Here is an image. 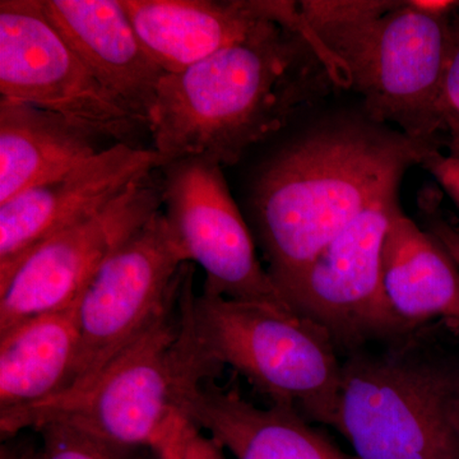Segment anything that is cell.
<instances>
[{
  "mask_svg": "<svg viewBox=\"0 0 459 459\" xmlns=\"http://www.w3.org/2000/svg\"><path fill=\"white\" fill-rule=\"evenodd\" d=\"M175 455L177 459H228L219 443L186 419L175 435Z\"/></svg>",
  "mask_w": 459,
  "mask_h": 459,
  "instance_id": "cell-22",
  "label": "cell"
},
{
  "mask_svg": "<svg viewBox=\"0 0 459 459\" xmlns=\"http://www.w3.org/2000/svg\"><path fill=\"white\" fill-rule=\"evenodd\" d=\"M144 49L177 74L285 16V0H120Z\"/></svg>",
  "mask_w": 459,
  "mask_h": 459,
  "instance_id": "cell-14",
  "label": "cell"
},
{
  "mask_svg": "<svg viewBox=\"0 0 459 459\" xmlns=\"http://www.w3.org/2000/svg\"><path fill=\"white\" fill-rule=\"evenodd\" d=\"M180 424L175 429L174 433H172L161 446H157L155 451H153L155 452L156 459H177V455H175V435H177Z\"/></svg>",
  "mask_w": 459,
  "mask_h": 459,
  "instance_id": "cell-25",
  "label": "cell"
},
{
  "mask_svg": "<svg viewBox=\"0 0 459 459\" xmlns=\"http://www.w3.org/2000/svg\"><path fill=\"white\" fill-rule=\"evenodd\" d=\"M395 204L398 197L368 208L281 292L292 312L331 338L340 356L407 328L383 287V243Z\"/></svg>",
  "mask_w": 459,
  "mask_h": 459,
  "instance_id": "cell-10",
  "label": "cell"
},
{
  "mask_svg": "<svg viewBox=\"0 0 459 459\" xmlns=\"http://www.w3.org/2000/svg\"><path fill=\"white\" fill-rule=\"evenodd\" d=\"M193 268L184 267L177 294L89 385L0 415L3 442L59 422L126 448L161 446L186 419L189 395L222 370L204 355L193 331Z\"/></svg>",
  "mask_w": 459,
  "mask_h": 459,
  "instance_id": "cell-3",
  "label": "cell"
},
{
  "mask_svg": "<svg viewBox=\"0 0 459 459\" xmlns=\"http://www.w3.org/2000/svg\"><path fill=\"white\" fill-rule=\"evenodd\" d=\"M305 25L362 113L446 150L439 98L449 17L411 0H303Z\"/></svg>",
  "mask_w": 459,
  "mask_h": 459,
  "instance_id": "cell-4",
  "label": "cell"
},
{
  "mask_svg": "<svg viewBox=\"0 0 459 459\" xmlns=\"http://www.w3.org/2000/svg\"><path fill=\"white\" fill-rule=\"evenodd\" d=\"M422 168L430 172L444 192L459 208V147L437 151L429 157Z\"/></svg>",
  "mask_w": 459,
  "mask_h": 459,
  "instance_id": "cell-23",
  "label": "cell"
},
{
  "mask_svg": "<svg viewBox=\"0 0 459 459\" xmlns=\"http://www.w3.org/2000/svg\"><path fill=\"white\" fill-rule=\"evenodd\" d=\"M45 16L99 81L146 123L166 74L144 49L120 0H41Z\"/></svg>",
  "mask_w": 459,
  "mask_h": 459,
  "instance_id": "cell-13",
  "label": "cell"
},
{
  "mask_svg": "<svg viewBox=\"0 0 459 459\" xmlns=\"http://www.w3.org/2000/svg\"><path fill=\"white\" fill-rule=\"evenodd\" d=\"M164 164L153 148L115 143L0 204V283L36 247L101 212Z\"/></svg>",
  "mask_w": 459,
  "mask_h": 459,
  "instance_id": "cell-12",
  "label": "cell"
},
{
  "mask_svg": "<svg viewBox=\"0 0 459 459\" xmlns=\"http://www.w3.org/2000/svg\"><path fill=\"white\" fill-rule=\"evenodd\" d=\"M36 431L40 435L38 459H156L151 449L126 448L59 422H48Z\"/></svg>",
  "mask_w": 459,
  "mask_h": 459,
  "instance_id": "cell-19",
  "label": "cell"
},
{
  "mask_svg": "<svg viewBox=\"0 0 459 459\" xmlns=\"http://www.w3.org/2000/svg\"><path fill=\"white\" fill-rule=\"evenodd\" d=\"M337 89L333 65L294 2L244 40L164 75L148 122L153 150L164 162L204 156L234 166Z\"/></svg>",
  "mask_w": 459,
  "mask_h": 459,
  "instance_id": "cell-2",
  "label": "cell"
},
{
  "mask_svg": "<svg viewBox=\"0 0 459 459\" xmlns=\"http://www.w3.org/2000/svg\"><path fill=\"white\" fill-rule=\"evenodd\" d=\"M434 323L341 356L332 428L355 459H459V359L435 341Z\"/></svg>",
  "mask_w": 459,
  "mask_h": 459,
  "instance_id": "cell-5",
  "label": "cell"
},
{
  "mask_svg": "<svg viewBox=\"0 0 459 459\" xmlns=\"http://www.w3.org/2000/svg\"><path fill=\"white\" fill-rule=\"evenodd\" d=\"M0 96L63 115L117 143L135 146L133 133L146 126L93 77L41 0L0 2Z\"/></svg>",
  "mask_w": 459,
  "mask_h": 459,
  "instance_id": "cell-9",
  "label": "cell"
},
{
  "mask_svg": "<svg viewBox=\"0 0 459 459\" xmlns=\"http://www.w3.org/2000/svg\"><path fill=\"white\" fill-rule=\"evenodd\" d=\"M437 110L446 150L459 147V5L449 17L448 45Z\"/></svg>",
  "mask_w": 459,
  "mask_h": 459,
  "instance_id": "cell-20",
  "label": "cell"
},
{
  "mask_svg": "<svg viewBox=\"0 0 459 459\" xmlns=\"http://www.w3.org/2000/svg\"><path fill=\"white\" fill-rule=\"evenodd\" d=\"M437 151L362 111L320 119L272 151L250 178L246 219L280 294Z\"/></svg>",
  "mask_w": 459,
  "mask_h": 459,
  "instance_id": "cell-1",
  "label": "cell"
},
{
  "mask_svg": "<svg viewBox=\"0 0 459 459\" xmlns=\"http://www.w3.org/2000/svg\"><path fill=\"white\" fill-rule=\"evenodd\" d=\"M75 303L0 333V415L53 400L74 385L81 352Z\"/></svg>",
  "mask_w": 459,
  "mask_h": 459,
  "instance_id": "cell-17",
  "label": "cell"
},
{
  "mask_svg": "<svg viewBox=\"0 0 459 459\" xmlns=\"http://www.w3.org/2000/svg\"><path fill=\"white\" fill-rule=\"evenodd\" d=\"M186 263L162 208L108 256L75 303L80 361L65 394L89 385L140 336L177 294Z\"/></svg>",
  "mask_w": 459,
  "mask_h": 459,
  "instance_id": "cell-8",
  "label": "cell"
},
{
  "mask_svg": "<svg viewBox=\"0 0 459 459\" xmlns=\"http://www.w3.org/2000/svg\"><path fill=\"white\" fill-rule=\"evenodd\" d=\"M183 415L235 459H355L292 407L261 409L213 380L189 395Z\"/></svg>",
  "mask_w": 459,
  "mask_h": 459,
  "instance_id": "cell-15",
  "label": "cell"
},
{
  "mask_svg": "<svg viewBox=\"0 0 459 459\" xmlns=\"http://www.w3.org/2000/svg\"><path fill=\"white\" fill-rule=\"evenodd\" d=\"M159 170L107 208L42 243L0 283V333L77 301L108 256L162 208Z\"/></svg>",
  "mask_w": 459,
  "mask_h": 459,
  "instance_id": "cell-11",
  "label": "cell"
},
{
  "mask_svg": "<svg viewBox=\"0 0 459 459\" xmlns=\"http://www.w3.org/2000/svg\"><path fill=\"white\" fill-rule=\"evenodd\" d=\"M190 314L199 347L213 364L231 368L307 421L333 425L342 364L322 329L296 314L204 291L193 295Z\"/></svg>",
  "mask_w": 459,
  "mask_h": 459,
  "instance_id": "cell-6",
  "label": "cell"
},
{
  "mask_svg": "<svg viewBox=\"0 0 459 459\" xmlns=\"http://www.w3.org/2000/svg\"><path fill=\"white\" fill-rule=\"evenodd\" d=\"M439 199L434 190H422L419 197L420 212L422 214L425 229L442 244L459 270V226L443 213Z\"/></svg>",
  "mask_w": 459,
  "mask_h": 459,
  "instance_id": "cell-21",
  "label": "cell"
},
{
  "mask_svg": "<svg viewBox=\"0 0 459 459\" xmlns=\"http://www.w3.org/2000/svg\"><path fill=\"white\" fill-rule=\"evenodd\" d=\"M446 325H448L449 329L459 338V319L453 320V322H446Z\"/></svg>",
  "mask_w": 459,
  "mask_h": 459,
  "instance_id": "cell-26",
  "label": "cell"
},
{
  "mask_svg": "<svg viewBox=\"0 0 459 459\" xmlns=\"http://www.w3.org/2000/svg\"><path fill=\"white\" fill-rule=\"evenodd\" d=\"M0 459H38V446L26 442H16V437H12L3 442Z\"/></svg>",
  "mask_w": 459,
  "mask_h": 459,
  "instance_id": "cell-24",
  "label": "cell"
},
{
  "mask_svg": "<svg viewBox=\"0 0 459 459\" xmlns=\"http://www.w3.org/2000/svg\"><path fill=\"white\" fill-rule=\"evenodd\" d=\"M96 137L63 115L0 98V204L95 156Z\"/></svg>",
  "mask_w": 459,
  "mask_h": 459,
  "instance_id": "cell-18",
  "label": "cell"
},
{
  "mask_svg": "<svg viewBox=\"0 0 459 459\" xmlns=\"http://www.w3.org/2000/svg\"><path fill=\"white\" fill-rule=\"evenodd\" d=\"M385 298L407 327L459 319V270L442 244L395 204L382 252Z\"/></svg>",
  "mask_w": 459,
  "mask_h": 459,
  "instance_id": "cell-16",
  "label": "cell"
},
{
  "mask_svg": "<svg viewBox=\"0 0 459 459\" xmlns=\"http://www.w3.org/2000/svg\"><path fill=\"white\" fill-rule=\"evenodd\" d=\"M222 169L204 156L181 157L159 169L169 228L186 262L204 271V292L295 314L262 267Z\"/></svg>",
  "mask_w": 459,
  "mask_h": 459,
  "instance_id": "cell-7",
  "label": "cell"
}]
</instances>
